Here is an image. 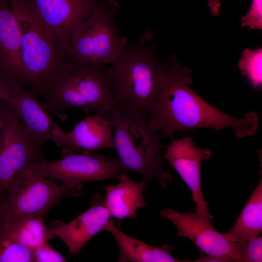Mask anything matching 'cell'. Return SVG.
I'll return each mask as SVG.
<instances>
[{"label": "cell", "instance_id": "cell-18", "mask_svg": "<svg viewBox=\"0 0 262 262\" xmlns=\"http://www.w3.org/2000/svg\"><path fill=\"white\" fill-rule=\"evenodd\" d=\"M103 230L110 232L117 243L119 251V262H179L170 254L173 247L164 245L161 247L152 246L122 232L109 220Z\"/></svg>", "mask_w": 262, "mask_h": 262}, {"label": "cell", "instance_id": "cell-28", "mask_svg": "<svg viewBox=\"0 0 262 262\" xmlns=\"http://www.w3.org/2000/svg\"><path fill=\"white\" fill-rule=\"evenodd\" d=\"M7 85L0 78V100H3L6 93Z\"/></svg>", "mask_w": 262, "mask_h": 262}, {"label": "cell", "instance_id": "cell-20", "mask_svg": "<svg viewBox=\"0 0 262 262\" xmlns=\"http://www.w3.org/2000/svg\"><path fill=\"white\" fill-rule=\"evenodd\" d=\"M0 230L8 237L33 250L49 240L48 227L43 217L4 220Z\"/></svg>", "mask_w": 262, "mask_h": 262}, {"label": "cell", "instance_id": "cell-26", "mask_svg": "<svg viewBox=\"0 0 262 262\" xmlns=\"http://www.w3.org/2000/svg\"><path fill=\"white\" fill-rule=\"evenodd\" d=\"M208 5L212 16L219 15V8L221 6L220 0H208Z\"/></svg>", "mask_w": 262, "mask_h": 262}, {"label": "cell", "instance_id": "cell-22", "mask_svg": "<svg viewBox=\"0 0 262 262\" xmlns=\"http://www.w3.org/2000/svg\"><path fill=\"white\" fill-rule=\"evenodd\" d=\"M33 262V250L8 237L0 229V262Z\"/></svg>", "mask_w": 262, "mask_h": 262}, {"label": "cell", "instance_id": "cell-7", "mask_svg": "<svg viewBox=\"0 0 262 262\" xmlns=\"http://www.w3.org/2000/svg\"><path fill=\"white\" fill-rule=\"evenodd\" d=\"M82 188V182L59 183L36 174L30 167L21 172L2 200L4 220L43 217L65 196H80Z\"/></svg>", "mask_w": 262, "mask_h": 262}, {"label": "cell", "instance_id": "cell-27", "mask_svg": "<svg viewBox=\"0 0 262 262\" xmlns=\"http://www.w3.org/2000/svg\"><path fill=\"white\" fill-rule=\"evenodd\" d=\"M191 262H227L226 261L220 257L211 256V255H202L199 258L197 259L195 261Z\"/></svg>", "mask_w": 262, "mask_h": 262}, {"label": "cell", "instance_id": "cell-4", "mask_svg": "<svg viewBox=\"0 0 262 262\" xmlns=\"http://www.w3.org/2000/svg\"><path fill=\"white\" fill-rule=\"evenodd\" d=\"M18 23L21 56L30 91L45 97L53 81L67 63L64 48L46 24L33 11L9 3Z\"/></svg>", "mask_w": 262, "mask_h": 262}, {"label": "cell", "instance_id": "cell-12", "mask_svg": "<svg viewBox=\"0 0 262 262\" xmlns=\"http://www.w3.org/2000/svg\"><path fill=\"white\" fill-rule=\"evenodd\" d=\"M164 157L191 191L196 211L211 215L201 188V166L203 161L210 159L211 151L196 146L191 136L172 138L165 146Z\"/></svg>", "mask_w": 262, "mask_h": 262}, {"label": "cell", "instance_id": "cell-15", "mask_svg": "<svg viewBox=\"0 0 262 262\" xmlns=\"http://www.w3.org/2000/svg\"><path fill=\"white\" fill-rule=\"evenodd\" d=\"M0 78L12 87L23 88L27 82L18 23L7 0H0Z\"/></svg>", "mask_w": 262, "mask_h": 262}, {"label": "cell", "instance_id": "cell-23", "mask_svg": "<svg viewBox=\"0 0 262 262\" xmlns=\"http://www.w3.org/2000/svg\"><path fill=\"white\" fill-rule=\"evenodd\" d=\"M238 244L242 262L262 261V236Z\"/></svg>", "mask_w": 262, "mask_h": 262}, {"label": "cell", "instance_id": "cell-14", "mask_svg": "<svg viewBox=\"0 0 262 262\" xmlns=\"http://www.w3.org/2000/svg\"><path fill=\"white\" fill-rule=\"evenodd\" d=\"M114 126L98 114L86 115L70 131H66L54 122L49 140L58 147L77 152H94L99 149H115Z\"/></svg>", "mask_w": 262, "mask_h": 262}, {"label": "cell", "instance_id": "cell-5", "mask_svg": "<svg viewBox=\"0 0 262 262\" xmlns=\"http://www.w3.org/2000/svg\"><path fill=\"white\" fill-rule=\"evenodd\" d=\"M108 119L115 128V149L122 171L137 173L148 184L166 174L160 154L161 135L144 114L115 107Z\"/></svg>", "mask_w": 262, "mask_h": 262}, {"label": "cell", "instance_id": "cell-9", "mask_svg": "<svg viewBox=\"0 0 262 262\" xmlns=\"http://www.w3.org/2000/svg\"><path fill=\"white\" fill-rule=\"evenodd\" d=\"M31 168L41 176L67 184L119 180L124 174L117 158L67 148L63 150L61 159L49 161L43 157Z\"/></svg>", "mask_w": 262, "mask_h": 262}, {"label": "cell", "instance_id": "cell-13", "mask_svg": "<svg viewBox=\"0 0 262 262\" xmlns=\"http://www.w3.org/2000/svg\"><path fill=\"white\" fill-rule=\"evenodd\" d=\"M110 214L104 203V197L96 194L92 197L90 207L67 223L59 222L48 228L49 239L58 237L70 253L79 256L86 244L103 228Z\"/></svg>", "mask_w": 262, "mask_h": 262}, {"label": "cell", "instance_id": "cell-1", "mask_svg": "<svg viewBox=\"0 0 262 262\" xmlns=\"http://www.w3.org/2000/svg\"><path fill=\"white\" fill-rule=\"evenodd\" d=\"M191 73V69L182 66L176 56L169 58L146 115L161 137L196 128H230L239 138L256 134L259 127L256 113L248 112L240 118L212 106L189 88L188 85L193 82Z\"/></svg>", "mask_w": 262, "mask_h": 262}, {"label": "cell", "instance_id": "cell-6", "mask_svg": "<svg viewBox=\"0 0 262 262\" xmlns=\"http://www.w3.org/2000/svg\"><path fill=\"white\" fill-rule=\"evenodd\" d=\"M119 9L115 0L98 1L69 34L65 47L68 62L106 65L116 59L128 43L115 22Z\"/></svg>", "mask_w": 262, "mask_h": 262}, {"label": "cell", "instance_id": "cell-21", "mask_svg": "<svg viewBox=\"0 0 262 262\" xmlns=\"http://www.w3.org/2000/svg\"><path fill=\"white\" fill-rule=\"evenodd\" d=\"M238 66L242 74L249 81L254 89L261 88L262 84V49L244 50Z\"/></svg>", "mask_w": 262, "mask_h": 262}, {"label": "cell", "instance_id": "cell-25", "mask_svg": "<svg viewBox=\"0 0 262 262\" xmlns=\"http://www.w3.org/2000/svg\"><path fill=\"white\" fill-rule=\"evenodd\" d=\"M33 262H64L66 259L58 251L46 243L33 250Z\"/></svg>", "mask_w": 262, "mask_h": 262}, {"label": "cell", "instance_id": "cell-11", "mask_svg": "<svg viewBox=\"0 0 262 262\" xmlns=\"http://www.w3.org/2000/svg\"><path fill=\"white\" fill-rule=\"evenodd\" d=\"M36 14L56 35L64 49L74 28L83 21L98 0H7Z\"/></svg>", "mask_w": 262, "mask_h": 262}, {"label": "cell", "instance_id": "cell-29", "mask_svg": "<svg viewBox=\"0 0 262 262\" xmlns=\"http://www.w3.org/2000/svg\"><path fill=\"white\" fill-rule=\"evenodd\" d=\"M2 124H3L2 117L0 113V153L2 148V142H3V133H2Z\"/></svg>", "mask_w": 262, "mask_h": 262}, {"label": "cell", "instance_id": "cell-2", "mask_svg": "<svg viewBox=\"0 0 262 262\" xmlns=\"http://www.w3.org/2000/svg\"><path fill=\"white\" fill-rule=\"evenodd\" d=\"M152 33L146 30L135 43L126 45L107 67V77L116 106L147 115L157 94L169 58L159 60Z\"/></svg>", "mask_w": 262, "mask_h": 262}, {"label": "cell", "instance_id": "cell-30", "mask_svg": "<svg viewBox=\"0 0 262 262\" xmlns=\"http://www.w3.org/2000/svg\"><path fill=\"white\" fill-rule=\"evenodd\" d=\"M2 199L0 198V229L2 225L3 221L4 220V218L3 216L2 208Z\"/></svg>", "mask_w": 262, "mask_h": 262}, {"label": "cell", "instance_id": "cell-19", "mask_svg": "<svg viewBox=\"0 0 262 262\" xmlns=\"http://www.w3.org/2000/svg\"><path fill=\"white\" fill-rule=\"evenodd\" d=\"M262 231V179L253 191L234 226L227 233L238 244L250 241Z\"/></svg>", "mask_w": 262, "mask_h": 262}, {"label": "cell", "instance_id": "cell-17", "mask_svg": "<svg viewBox=\"0 0 262 262\" xmlns=\"http://www.w3.org/2000/svg\"><path fill=\"white\" fill-rule=\"evenodd\" d=\"M116 185H104V203L110 215L117 220L135 218L137 211L146 206L143 193L147 184L143 180L135 181L122 174Z\"/></svg>", "mask_w": 262, "mask_h": 262}, {"label": "cell", "instance_id": "cell-10", "mask_svg": "<svg viewBox=\"0 0 262 262\" xmlns=\"http://www.w3.org/2000/svg\"><path fill=\"white\" fill-rule=\"evenodd\" d=\"M160 214L174 224L179 237L188 238L205 255L222 258L227 262H242L239 244L227 233H221L215 229L210 222L212 215L196 211L180 213L168 208L162 210Z\"/></svg>", "mask_w": 262, "mask_h": 262}, {"label": "cell", "instance_id": "cell-8", "mask_svg": "<svg viewBox=\"0 0 262 262\" xmlns=\"http://www.w3.org/2000/svg\"><path fill=\"white\" fill-rule=\"evenodd\" d=\"M3 142L0 153V198L23 170L42 157L44 143L27 130L10 106L0 100Z\"/></svg>", "mask_w": 262, "mask_h": 262}, {"label": "cell", "instance_id": "cell-3", "mask_svg": "<svg viewBox=\"0 0 262 262\" xmlns=\"http://www.w3.org/2000/svg\"><path fill=\"white\" fill-rule=\"evenodd\" d=\"M105 65L67 62L56 76L45 97V104L61 120L66 110L79 109L86 115L92 111L108 118L116 107Z\"/></svg>", "mask_w": 262, "mask_h": 262}, {"label": "cell", "instance_id": "cell-24", "mask_svg": "<svg viewBox=\"0 0 262 262\" xmlns=\"http://www.w3.org/2000/svg\"><path fill=\"white\" fill-rule=\"evenodd\" d=\"M243 27L249 29H262V0H252L248 12L241 19Z\"/></svg>", "mask_w": 262, "mask_h": 262}, {"label": "cell", "instance_id": "cell-16", "mask_svg": "<svg viewBox=\"0 0 262 262\" xmlns=\"http://www.w3.org/2000/svg\"><path fill=\"white\" fill-rule=\"evenodd\" d=\"M12 108L23 126L44 144L49 140L54 122L50 111L37 96L23 89L7 86L3 100Z\"/></svg>", "mask_w": 262, "mask_h": 262}]
</instances>
